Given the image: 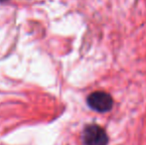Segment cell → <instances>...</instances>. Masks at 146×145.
<instances>
[{
    "instance_id": "cell-1",
    "label": "cell",
    "mask_w": 146,
    "mask_h": 145,
    "mask_svg": "<svg viewBox=\"0 0 146 145\" xmlns=\"http://www.w3.org/2000/svg\"><path fill=\"white\" fill-rule=\"evenodd\" d=\"M84 145H108V136L106 130L98 124H88L82 133Z\"/></svg>"
},
{
    "instance_id": "cell-2",
    "label": "cell",
    "mask_w": 146,
    "mask_h": 145,
    "mask_svg": "<svg viewBox=\"0 0 146 145\" xmlns=\"http://www.w3.org/2000/svg\"><path fill=\"white\" fill-rule=\"evenodd\" d=\"M87 103L90 109L94 111L104 113L112 109L113 99L111 95L106 91H94L88 97Z\"/></svg>"
},
{
    "instance_id": "cell-3",
    "label": "cell",
    "mask_w": 146,
    "mask_h": 145,
    "mask_svg": "<svg viewBox=\"0 0 146 145\" xmlns=\"http://www.w3.org/2000/svg\"><path fill=\"white\" fill-rule=\"evenodd\" d=\"M8 0H0V3H4V2H7Z\"/></svg>"
}]
</instances>
